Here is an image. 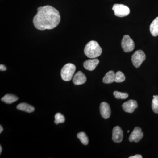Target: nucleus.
I'll return each mask as SVG.
<instances>
[{
  "instance_id": "obj_1",
  "label": "nucleus",
  "mask_w": 158,
  "mask_h": 158,
  "mask_svg": "<svg viewBox=\"0 0 158 158\" xmlns=\"http://www.w3.org/2000/svg\"><path fill=\"white\" fill-rule=\"evenodd\" d=\"M59 11L50 6L40 7L33 19L34 27L37 30L44 31L56 28L60 22Z\"/></svg>"
},
{
  "instance_id": "obj_2",
  "label": "nucleus",
  "mask_w": 158,
  "mask_h": 158,
  "mask_svg": "<svg viewBox=\"0 0 158 158\" xmlns=\"http://www.w3.org/2000/svg\"><path fill=\"white\" fill-rule=\"evenodd\" d=\"M102 52L101 47L98 43L91 40L85 46L84 52L88 58L95 59L100 56Z\"/></svg>"
},
{
  "instance_id": "obj_3",
  "label": "nucleus",
  "mask_w": 158,
  "mask_h": 158,
  "mask_svg": "<svg viewBox=\"0 0 158 158\" xmlns=\"http://www.w3.org/2000/svg\"><path fill=\"white\" fill-rule=\"evenodd\" d=\"M76 70L75 65L72 63L65 64L61 69V77L65 81H69L72 79Z\"/></svg>"
},
{
  "instance_id": "obj_4",
  "label": "nucleus",
  "mask_w": 158,
  "mask_h": 158,
  "mask_svg": "<svg viewBox=\"0 0 158 158\" xmlns=\"http://www.w3.org/2000/svg\"><path fill=\"white\" fill-rule=\"evenodd\" d=\"M112 9L114 11L115 15L119 17L127 16L130 13L129 8L123 4H115Z\"/></svg>"
},
{
  "instance_id": "obj_5",
  "label": "nucleus",
  "mask_w": 158,
  "mask_h": 158,
  "mask_svg": "<svg viewBox=\"0 0 158 158\" xmlns=\"http://www.w3.org/2000/svg\"><path fill=\"white\" fill-rule=\"evenodd\" d=\"M146 59L144 52L141 50L136 51L132 56L131 60L133 65L136 68H139Z\"/></svg>"
},
{
  "instance_id": "obj_6",
  "label": "nucleus",
  "mask_w": 158,
  "mask_h": 158,
  "mask_svg": "<svg viewBox=\"0 0 158 158\" xmlns=\"http://www.w3.org/2000/svg\"><path fill=\"white\" fill-rule=\"evenodd\" d=\"M121 46L125 52H132L135 47V43L128 35L123 36L121 41Z\"/></svg>"
},
{
  "instance_id": "obj_7",
  "label": "nucleus",
  "mask_w": 158,
  "mask_h": 158,
  "mask_svg": "<svg viewBox=\"0 0 158 158\" xmlns=\"http://www.w3.org/2000/svg\"><path fill=\"white\" fill-rule=\"evenodd\" d=\"M143 133L139 127H136L130 135L129 140L130 142H138L143 138Z\"/></svg>"
},
{
  "instance_id": "obj_8",
  "label": "nucleus",
  "mask_w": 158,
  "mask_h": 158,
  "mask_svg": "<svg viewBox=\"0 0 158 158\" xmlns=\"http://www.w3.org/2000/svg\"><path fill=\"white\" fill-rule=\"evenodd\" d=\"M138 103L136 101L130 100L124 102L122 105V108L125 112L126 113H131L138 107Z\"/></svg>"
},
{
  "instance_id": "obj_9",
  "label": "nucleus",
  "mask_w": 158,
  "mask_h": 158,
  "mask_svg": "<svg viewBox=\"0 0 158 158\" xmlns=\"http://www.w3.org/2000/svg\"><path fill=\"white\" fill-rule=\"evenodd\" d=\"M123 131L119 126L114 127L113 130L112 139L116 143H120L123 139Z\"/></svg>"
},
{
  "instance_id": "obj_10",
  "label": "nucleus",
  "mask_w": 158,
  "mask_h": 158,
  "mask_svg": "<svg viewBox=\"0 0 158 158\" xmlns=\"http://www.w3.org/2000/svg\"><path fill=\"white\" fill-rule=\"evenodd\" d=\"M100 111L102 117L105 119L110 118L111 111L110 105L107 103L103 102L100 106Z\"/></svg>"
},
{
  "instance_id": "obj_11",
  "label": "nucleus",
  "mask_w": 158,
  "mask_h": 158,
  "mask_svg": "<svg viewBox=\"0 0 158 158\" xmlns=\"http://www.w3.org/2000/svg\"><path fill=\"white\" fill-rule=\"evenodd\" d=\"M87 81V77L85 74L81 71H78L74 76L73 82L76 85H80L85 84Z\"/></svg>"
},
{
  "instance_id": "obj_12",
  "label": "nucleus",
  "mask_w": 158,
  "mask_h": 158,
  "mask_svg": "<svg viewBox=\"0 0 158 158\" xmlns=\"http://www.w3.org/2000/svg\"><path fill=\"white\" fill-rule=\"evenodd\" d=\"M99 63V61L98 59H89L85 61L84 63V66L85 69L87 70L93 71L95 69L98 64Z\"/></svg>"
},
{
  "instance_id": "obj_13",
  "label": "nucleus",
  "mask_w": 158,
  "mask_h": 158,
  "mask_svg": "<svg viewBox=\"0 0 158 158\" xmlns=\"http://www.w3.org/2000/svg\"><path fill=\"white\" fill-rule=\"evenodd\" d=\"M115 74L114 71H110L106 74L103 79V82L105 84H110L115 82Z\"/></svg>"
},
{
  "instance_id": "obj_14",
  "label": "nucleus",
  "mask_w": 158,
  "mask_h": 158,
  "mask_svg": "<svg viewBox=\"0 0 158 158\" xmlns=\"http://www.w3.org/2000/svg\"><path fill=\"white\" fill-rule=\"evenodd\" d=\"M17 109L20 111L28 113H32V112H34V110H35L34 107L32 106L31 105L26 103H21L18 105Z\"/></svg>"
},
{
  "instance_id": "obj_15",
  "label": "nucleus",
  "mask_w": 158,
  "mask_h": 158,
  "mask_svg": "<svg viewBox=\"0 0 158 158\" xmlns=\"http://www.w3.org/2000/svg\"><path fill=\"white\" fill-rule=\"evenodd\" d=\"M18 100V98L17 96L10 94H6L1 99L2 101L8 104H11L17 101Z\"/></svg>"
},
{
  "instance_id": "obj_16",
  "label": "nucleus",
  "mask_w": 158,
  "mask_h": 158,
  "mask_svg": "<svg viewBox=\"0 0 158 158\" xmlns=\"http://www.w3.org/2000/svg\"><path fill=\"white\" fill-rule=\"evenodd\" d=\"M150 31L154 37L158 36V17L156 18L151 24Z\"/></svg>"
},
{
  "instance_id": "obj_17",
  "label": "nucleus",
  "mask_w": 158,
  "mask_h": 158,
  "mask_svg": "<svg viewBox=\"0 0 158 158\" xmlns=\"http://www.w3.org/2000/svg\"><path fill=\"white\" fill-rule=\"evenodd\" d=\"M77 137L80 139L81 142L84 145H88L89 143V139H88V136L85 132H81L79 133L77 135Z\"/></svg>"
},
{
  "instance_id": "obj_18",
  "label": "nucleus",
  "mask_w": 158,
  "mask_h": 158,
  "mask_svg": "<svg viewBox=\"0 0 158 158\" xmlns=\"http://www.w3.org/2000/svg\"><path fill=\"white\" fill-rule=\"evenodd\" d=\"M126 77L124 74L121 71H118L115 74V82L116 83H121L125 81Z\"/></svg>"
},
{
  "instance_id": "obj_19",
  "label": "nucleus",
  "mask_w": 158,
  "mask_h": 158,
  "mask_svg": "<svg viewBox=\"0 0 158 158\" xmlns=\"http://www.w3.org/2000/svg\"><path fill=\"white\" fill-rule=\"evenodd\" d=\"M152 101V107L153 112L156 113H158V95H154Z\"/></svg>"
},
{
  "instance_id": "obj_20",
  "label": "nucleus",
  "mask_w": 158,
  "mask_h": 158,
  "mask_svg": "<svg viewBox=\"0 0 158 158\" xmlns=\"http://www.w3.org/2000/svg\"><path fill=\"white\" fill-rule=\"evenodd\" d=\"M55 123L56 124L63 123L65 121V116L60 113H57L55 116Z\"/></svg>"
},
{
  "instance_id": "obj_21",
  "label": "nucleus",
  "mask_w": 158,
  "mask_h": 158,
  "mask_svg": "<svg viewBox=\"0 0 158 158\" xmlns=\"http://www.w3.org/2000/svg\"><path fill=\"white\" fill-rule=\"evenodd\" d=\"M113 95L116 98L118 99H125L128 97L129 95L127 93H122L119 91H115L113 92Z\"/></svg>"
},
{
  "instance_id": "obj_22",
  "label": "nucleus",
  "mask_w": 158,
  "mask_h": 158,
  "mask_svg": "<svg viewBox=\"0 0 158 158\" xmlns=\"http://www.w3.org/2000/svg\"><path fill=\"white\" fill-rule=\"evenodd\" d=\"M7 70V68H6V66H5L4 65H2V64H1L0 65V70L1 71H6Z\"/></svg>"
},
{
  "instance_id": "obj_23",
  "label": "nucleus",
  "mask_w": 158,
  "mask_h": 158,
  "mask_svg": "<svg viewBox=\"0 0 158 158\" xmlns=\"http://www.w3.org/2000/svg\"><path fill=\"white\" fill-rule=\"evenodd\" d=\"M142 156L141 155H136L134 156H131L129 158H142Z\"/></svg>"
},
{
  "instance_id": "obj_24",
  "label": "nucleus",
  "mask_w": 158,
  "mask_h": 158,
  "mask_svg": "<svg viewBox=\"0 0 158 158\" xmlns=\"http://www.w3.org/2000/svg\"><path fill=\"white\" fill-rule=\"evenodd\" d=\"M3 128L2 125L0 126V133H2V132L3 131Z\"/></svg>"
},
{
  "instance_id": "obj_25",
  "label": "nucleus",
  "mask_w": 158,
  "mask_h": 158,
  "mask_svg": "<svg viewBox=\"0 0 158 158\" xmlns=\"http://www.w3.org/2000/svg\"><path fill=\"white\" fill-rule=\"evenodd\" d=\"M2 146H0V154L2 153Z\"/></svg>"
},
{
  "instance_id": "obj_26",
  "label": "nucleus",
  "mask_w": 158,
  "mask_h": 158,
  "mask_svg": "<svg viewBox=\"0 0 158 158\" xmlns=\"http://www.w3.org/2000/svg\"><path fill=\"white\" fill-rule=\"evenodd\" d=\"M129 132H130L129 131H127V133H129Z\"/></svg>"
}]
</instances>
